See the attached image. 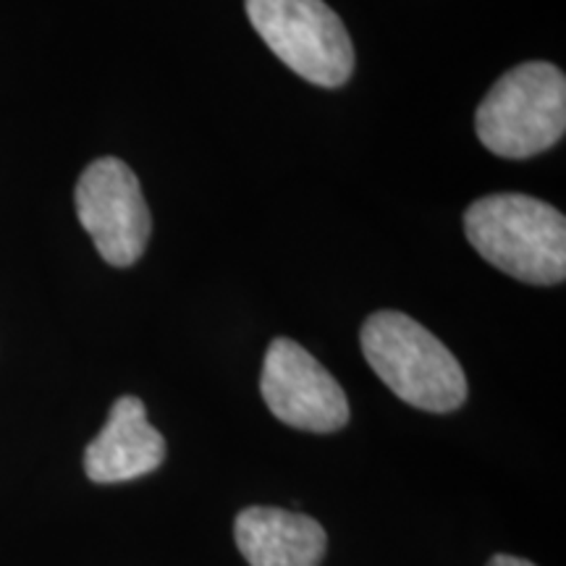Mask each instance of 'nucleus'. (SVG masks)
<instances>
[{
	"mask_svg": "<svg viewBox=\"0 0 566 566\" xmlns=\"http://www.w3.org/2000/svg\"><path fill=\"white\" fill-rule=\"evenodd\" d=\"M260 394L275 420L307 433H336L349 422L344 388L304 346L273 338L265 352Z\"/></svg>",
	"mask_w": 566,
	"mask_h": 566,
	"instance_id": "423d86ee",
	"label": "nucleus"
},
{
	"mask_svg": "<svg viewBox=\"0 0 566 566\" xmlns=\"http://www.w3.org/2000/svg\"><path fill=\"white\" fill-rule=\"evenodd\" d=\"M254 32L296 76L317 87H342L354 71V45L325 0H247Z\"/></svg>",
	"mask_w": 566,
	"mask_h": 566,
	"instance_id": "20e7f679",
	"label": "nucleus"
},
{
	"mask_svg": "<svg viewBox=\"0 0 566 566\" xmlns=\"http://www.w3.org/2000/svg\"><path fill=\"white\" fill-rule=\"evenodd\" d=\"M485 150L525 160L551 150L566 132V76L546 61L522 63L488 90L475 116Z\"/></svg>",
	"mask_w": 566,
	"mask_h": 566,
	"instance_id": "7ed1b4c3",
	"label": "nucleus"
},
{
	"mask_svg": "<svg viewBox=\"0 0 566 566\" xmlns=\"http://www.w3.org/2000/svg\"><path fill=\"white\" fill-rule=\"evenodd\" d=\"M166 459V441L147 420L137 396H122L111 407L108 422L84 451V472L92 483H129L158 470Z\"/></svg>",
	"mask_w": 566,
	"mask_h": 566,
	"instance_id": "0eeeda50",
	"label": "nucleus"
},
{
	"mask_svg": "<svg viewBox=\"0 0 566 566\" xmlns=\"http://www.w3.org/2000/svg\"><path fill=\"white\" fill-rule=\"evenodd\" d=\"M363 354L401 401L424 412H454L467 401V375L441 338L396 310L373 313L363 325Z\"/></svg>",
	"mask_w": 566,
	"mask_h": 566,
	"instance_id": "f03ea898",
	"label": "nucleus"
},
{
	"mask_svg": "<svg viewBox=\"0 0 566 566\" xmlns=\"http://www.w3.org/2000/svg\"><path fill=\"white\" fill-rule=\"evenodd\" d=\"M488 566H535V564L525 562V558H516V556L499 554V556H493L491 562H488Z\"/></svg>",
	"mask_w": 566,
	"mask_h": 566,
	"instance_id": "1a4fd4ad",
	"label": "nucleus"
},
{
	"mask_svg": "<svg viewBox=\"0 0 566 566\" xmlns=\"http://www.w3.org/2000/svg\"><path fill=\"white\" fill-rule=\"evenodd\" d=\"M464 233L480 258L533 286L566 279V218L530 195H488L464 212Z\"/></svg>",
	"mask_w": 566,
	"mask_h": 566,
	"instance_id": "f257e3e1",
	"label": "nucleus"
},
{
	"mask_svg": "<svg viewBox=\"0 0 566 566\" xmlns=\"http://www.w3.org/2000/svg\"><path fill=\"white\" fill-rule=\"evenodd\" d=\"M76 216L97 252L113 268H129L145 254L153 216L137 174L118 158H97L76 181Z\"/></svg>",
	"mask_w": 566,
	"mask_h": 566,
	"instance_id": "39448f33",
	"label": "nucleus"
},
{
	"mask_svg": "<svg viewBox=\"0 0 566 566\" xmlns=\"http://www.w3.org/2000/svg\"><path fill=\"white\" fill-rule=\"evenodd\" d=\"M237 548L250 566H321L328 535L307 514L250 506L233 525Z\"/></svg>",
	"mask_w": 566,
	"mask_h": 566,
	"instance_id": "6e6552de",
	"label": "nucleus"
}]
</instances>
